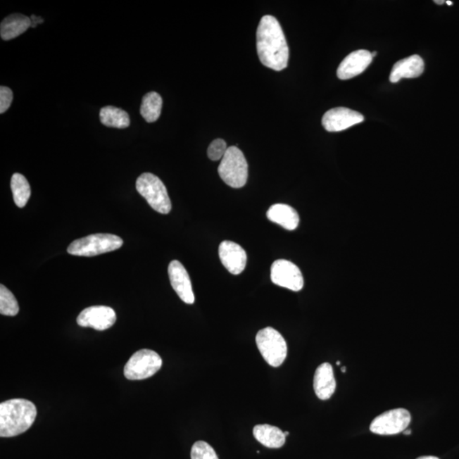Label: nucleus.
<instances>
[{
    "label": "nucleus",
    "instance_id": "obj_1",
    "mask_svg": "<svg viewBox=\"0 0 459 459\" xmlns=\"http://www.w3.org/2000/svg\"><path fill=\"white\" fill-rule=\"evenodd\" d=\"M257 52L266 68L282 71L288 67V44L280 23L272 15H265L260 20L257 30Z\"/></svg>",
    "mask_w": 459,
    "mask_h": 459
},
{
    "label": "nucleus",
    "instance_id": "obj_2",
    "mask_svg": "<svg viewBox=\"0 0 459 459\" xmlns=\"http://www.w3.org/2000/svg\"><path fill=\"white\" fill-rule=\"evenodd\" d=\"M37 408L32 401L11 399L0 404V436H19L31 427L36 419Z\"/></svg>",
    "mask_w": 459,
    "mask_h": 459
},
{
    "label": "nucleus",
    "instance_id": "obj_3",
    "mask_svg": "<svg viewBox=\"0 0 459 459\" xmlns=\"http://www.w3.org/2000/svg\"><path fill=\"white\" fill-rule=\"evenodd\" d=\"M122 244L124 241L120 237L99 233L73 241L68 252L72 256L92 257L115 251L120 249Z\"/></svg>",
    "mask_w": 459,
    "mask_h": 459
},
{
    "label": "nucleus",
    "instance_id": "obj_4",
    "mask_svg": "<svg viewBox=\"0 0 459 459\" xmlns=\"http://www.w3.org/2000/svg\"><path fill=\"white\" fill-rule=\"evenodd\" d=\"M220 178L229 187L241 188L247 183L249 166L243 151L239 147L230 146L218 168Z\"/></svg>",
    "mask_w": 459,
    "mask_h": 459
},
{
    "label": "nucleus",
    "instance_id": "obj_5",
    "mask_svg": "<svg viewBox=\"0 0 459 459\" xmlns=\"http://www.w3.org/2000/svg\"><path fill=\"white\" fill-rule=\"evenodd\" d=\"M137 190L150 206L160 214L167 215L171 210V201L166 187L158 176L151 173L142 174L137 180Z\"/></svg>",
    "mask_w": 459,
    "mask_h": 459
},
{
    "label": "nucleus",
    "instance_id": "obj_6",
    "mask_svg": "<svg viewBox=\"0 0 459 459\" xmlns=\"http://www.w3.org/2000/svg\"><path fill=\"white\" fill-rule=\"evenodd\" d=\"M258 349L265 362L273 367H280L288 354V346L279 332L273 327H265L256 335Z\"/></svg>",
    "mask_w": 459,
    "mask_h": 459
},
{
    "label": "nucleus",
    "instance_id": "obj_7",
    "mask_svg": "<svg viewBox=\"0 0 459 459\" xmlns=\"http://www.w3.org/2000/svg\"><path fill=\"white\" fill-rule=\"evenodd\" d=\"M162 364V358L157 352L147 349L138 351L125 365V378L130 380L149 379L161 370Z\"/></svg>",
    "mask_w": 459,
    "mask_h": 459
},
{
    "label": "nucleus",
    "instance_id": "obj_8",
    "mask_svg": "<svg viewBox=\"0 0 459 459\" xmlns=\"http://www.w3.org/2000/svg\"><path fill=\"white\" fill-rule=\"evenodd\" d=\"M411 422V415L407 409L396 408L385 412L372 420L371 432L381 436H392L403 432Z\"/></svg>",
    "mask_w": 459,
    "mask_h": 459
},
{
    "label": "nucleus",
    "instance_id": "obj_9",
    "mask_svg": "<svg viewBox=\"0 0 459 459\" xmlns=\"http://www.w3.org/2000/svg\"><path fill=\"white\" fill-rule=\"evenodd\" d=\"M270 278L274 284L298 292L304 287V277L300 268L292 262L277 260L270 270Z\"/></svg>",
    "mask_w": 459,
    "mask_h": 459
},
{
    "label": "nucleus",
    "instance_id": "obj_10",
    "mask_svg": "<svg viewBox=\"0 0 459 459\" xmlns=\"http://www.w3.org/2000/svg\"><path fill=\"white\" fill-rule=\"evenodd\" d=\"M116 320L117 315L113 308L105 306H96L82 310L77 318V322L80 327L104 331L113 327Z\"/></svg>",
    "mask_w": 459,
    "mask_h": 459
},
{
    "label": "nucleus",
    "instance_id": "obj_11",
    "mask_svg": "<svg viewBox=\"0 0 459 459\" xmlns=\"http://www.w3.org/2000/svg\"><path fill=\"white\" fill-rule=\"evenodd\" d=\"M364 121L362 114L346 108L327 111L322 117V125L329 132H339Z\"/></svg>",
    "mask_w": 459,
    "mask_h": 459
},
{
    "label": "nucleus",
    "instance_id": "obj_12",
    "mask_svg": "<svg viewBox=\"0 0 459 459\" xmlns=\"http://www.w3.org/2000/svg\"><path fill=\"white\" fill-rule=\"evenodd\" d=\"M168 272H169L172 288L178 294L180 300L188 305L194 304L195 302L194 289H192L189 274L184 265L178 260L171 261Z\"/></svg>",
    "mask_w": 459,
    "mask_h": 459
},
{
    "label": "nucleus",
    "instance_id": "obj_13",
    "mask_svg": "<svg viewBox=\"0 0 459 459\" xmlns=\"http://www.w3.org/2000/svg\"><path fill=\"white\" fill-rule=\"evenodd\" d=\"M219 256L221 263L233 275L243 272L247 265V253L245 250L239 244L231 241H224L220 244Z\"/></svg>",
    "mask_w": 459,
    "mask_h": 459
},
{
    "label": "nucleus",
    "instance_id": "obj_14",
    "mask_svg": "<svg viewBox=\"0 0 459 459\" xmlns=\"http://www.w3.org/2000/svg\"><path fill=\"white\" fill-rule=\"evenodd\" d=\"M372 53L366 50H359L351 53L340 63L337 70L339 80H347L358 76L368 68L372 63Z\"/></svg>",
    "mask_w": 459,
    "mask_h": 459
},
{
    "label": "nucleus",
    "instance_id": "obj_15",
    "mask_svg": "<svg viewBox=\"0 0 459 459\" xmlns=\"http://www.w3.org/2000/svg\"><path fill=\"white\" fill-rule=\"evenodd\" d=\"M425 70L423 59L420 56L413 55L404 58L393 65L389 75L391 83H397L401 79H415L422 75Z\"/></svg>",
    "mask_w": 459,
    "mask_h": 459
},
{
    "label": "nucleus",
    "instance_id": "obj_16",
    "mask_svg": "<svg viewBox=\"0 0 459 459\" xmlns=\"http://www.w3.org/2000/svg\"><path fill=\"white\" fill-rule=\"evenodd\" d=\"M315 395L320 400L331 398L336 389V380L332 365L322 363L315 370L313 382Z\"/></svg>",
    "mask_w": 459,
    "mask_h": 459
},
{
    "label": "nucleus",
    "instance_id": "obj_17",
    "mask_svg": "<svg viewBox=\"0 0 459 459\" xmlns=\"http://www.w3.org/2000/svg\"><path fill=\"white\" fill-rule=\"evenodd\" d=\"M268 218L281 227L294 231L300 223V217L294 208L288 204L277 203L272 205L266 213Z\"/></svg>",
    "mask_w": 459,
    "mask_h": 459
},
{
    "label": "nucleus",
    "instance_id": "obj_18",
    "mask_svg": "<svg viewBox=\"0 0 459 459\" xmlns=\"http://www.w3.org/2000/svg\"><path fill=\"white\" fill-rule=\"evenodd\" d=\"M31 19L22 14H12L3 20L0 35L4 40L18 38L31 27Z\"/></svg>",
    "mask_w": 459,
    "mask_h": 459
},
{
    "label": "nucleus",
    "instance_id": "obj_19",
    "mask_svg": "<svg viewBox=\"0 0 459 459\" xmlns=\"http://www.w3.org/2000/svg\"><path fill=\"white\" fill-rule=\"evenodd\" d=\"M253 432L256 439L266 448H280L285 444L284 432L276 426L258 425L253 428Z\"/></svg>",
    "mask_w": 459,
    "mask_h": 459
},
{
    "label": "nucleus",
    "instance_id": "obj_20",
    "mask_svg": "<svg viewBox=\"0 0 459 459\" xmlns=\"http://www.w3.org/2000/svg\"><path fill=\"white\" fill-rule=\"evenodd\" d=\"M100 120L102 125L112 128L125 129L130 125L129 114L125 111L113 106L101 109Z\"/></svg>",
    "mask_w": 459,
    "mask_h": 459
},
{
    "label": "nucleus",
    "instance_id": "obj_21",
    "mask_svg": "<svg viewBox=\"0 0 459 459\" xmlns=\"http://www.w3.org/2000/svg\"><path fill=\"white\" fill-rule=\"evenodd\" d=\"M163 106L162 97L157 92H149L143 97L141 106V114L147 122H153L161 115Z\"/></svg>",
    "mask_w": 459,
    "mask_h": 459
},
{
    "label": "nucleus",
    "instance_id": "obj_22",
    "mask_svg": "<svg viewBox=\"0 0 459 459\" xmlns=\"http://www.w3.org/2000/svg\"><path fill=\"white\" fill-rule=\"evenodd\" d=\"M11 187L16 206L25 207L31 196V187L25 176L19 173L12 175Z\"/></svg>",
    "mask_w": 459,
    "mask_h": 459
},
{
    "label": "nucleus",
    "instance_id": "obj_23",
    "mask_svg": "<svg viewBox=\"0 0 459 459\" xmlns=\"http://www.w3.org/2000/svg\"><path fill=\"white\" fill-rule=\"evenodd\" d=\"M19 313L18 302L14 294L6 286H0V313L15 317Z\"/></svg>",
    "mask_w": 459,
    "mask_h": 459
},
{
    "label": "nucleus",
    "instance_id": "obj_24",
    "mask_svg": "<svg viewBox=\"0 0 459 459\" xmlns=\"http://www.w3.org/2000/svg\"><path fill=\"white\" fill-rule=\"evenodd\" d=\"M191 459H219L214 448L207 442H195L191 451Z\"/></svg>",
    "mask_w": 459,
    "mask_h": 459
},
{
    "label": "nucleus",
    "instance_id": "obj_25",
    "mask_svg": "<svg viewBox=\"0 0 459 459\" xmlns=\"http://www.w3.org/2000/svg\"><path fill=\"white\" fill-rule=\"evenodd\" d=\"M228 149L227 143L222 139H216L213 141L208 149V157L212 161H218L224 158Z\"/></svg>",
    "mask_w": 459,
    "mask_h": 459
},
{
    "label": "nucleus",
    "instance_id": "obj_26",
    "mask_svg": "<svg viewBox=\"0 0 459 459\" xmlns=\"http://www.w3.org/2000/svg\"><path fill=\"white\" fill-rule=\"evenodd\" d=\"M12 100H13V93L11 89L6 86H1L0 88V113L3 114L9 109Z\"/></svg>",
    "mask_w": 459,
    "mask_h": 459
},
{
    "label": "nucleus",
    "instance_id": "obj_27",
    "mask_svg": "<svg viewBox=\"0 0 459 459\" xmlns=\"http://www.w3.org/2000/svg\"><path fill=\"white\" fill-rule=\"evenodd\" d=\"M44 20L41 19L40 18H37V16L32 15L31 18V27H35L37 26V24H39L41 23H43Z\"/></svg>",
    "mask_w": 459,
    "mask_h": 459
},
{
    "label": "nucleus",
    "instance_id": "obj_28",
    "mask_svg": "<svg viewBox=\"0 0 459 459\" xmlns=\"http://www.w3.org/2000/svg\"><path fill=\"white\" fill-rule=\"evenodd\" d=\"M417 459H440V458L434 456H423V457L417 458Z\"/></svg>",
    "mask_w": 459,
    "mask_h": 459
},
{
    "label": "nucleus",
    "instance_id": "obj_29",
    "mask_svg": "<svg viewBox=\"0 0 459 459\" xmlns=\"http://www.w3.org/2000/svg\"><path fill=\"white\" fill-rule=\"evenodd\" d=\"M412 430L411 429H408V430H404V434H407V436H409V434H411Z\"/></svg>",
    "mask_w": 459,
    "mask_h": 459
},
{
    "label": "nucleus",
    "instance_id": "obj_30",
    "mask_svg": "<svg viewBox=\"0 0 459 459\" xmlns=\"http://www.w3.org/2000/svg\"><path fill=\"white\" fill-rule=\"evenodd\" d=\"M434 3L437 4V5H442V4H444L445 1H444V0H441V1H438V0H436Z\"/></svg>",
    "mask_w": 459,
    "mask_h": 459
},
{
    "label": "nucleus",
    "instance_id": "obj_31",
    "mask_svg": "<svg viewBox=\"0 0 459 459\" xmlns=\"http://www.w3.org/2000/svg\"><path fill=\"white\" fill-rule=\"evenodd\" d=\"M446 4H448V6H453V2L446 1Z\"/></svg>",
    "mask_w": 459,
    "mask_h": 459
},
{
    "label": "nucleus",
    "instance_id": "obj_32",
    "mask_svg": "<svg viewBox=\"0 0 459 459\" xmlns=\"http://www.w3.org/2000/svg\"><path fill=\"white\" fill-rule=\"evenodd\" d=\"M341 370H342L343 372H346V367H342Z\"/></svg>",
    "mask_w": 459,
    "mask_h": 459
},
{
    "label": "nucleus",
    "instance_id": "obj_33",
    "mask_svg": "<svg viewBox=\"0 0 459 459\" xmlns=\"http://www.w3.org/2000/svg\"><path fill=\"white\" fill-rule=\"evenodd\" d=\"M377 55V52L372 53V56L375 57Z\"/></svg>",
    "mask_w": 459,
    "mask_h": 459
},
{
    "label": "nucleus",
    "instance_id": "obj_34",
    "mask_svg": "<svg viewBox=\"0 0 459 459\" xmlns=\"http://www.w3.org/2000/svg\"><path fill=\"white\" fill-rule=\"evenodd\" d=\"M285 436H289V433L288 432H284Z\"/></svg>",
    "mask_w": 459,
    "mask_h": 459
},
{
    "label": "nucleus",
    "instance_id": "obj_35",
    "mask_svg": "<svg viewBox=\"0 0 459 459\" xmlns=\"http://www.w3.org/2000/svg\"><path fill=\"white\" fill-rule=\"evenodd\" d=\"M336 364H337V365H340V364H341V363H340V362H337V363H336Z\"/></svg>",
    "mask_w": 459,
    "mask_h": 459
}]
</instances>
